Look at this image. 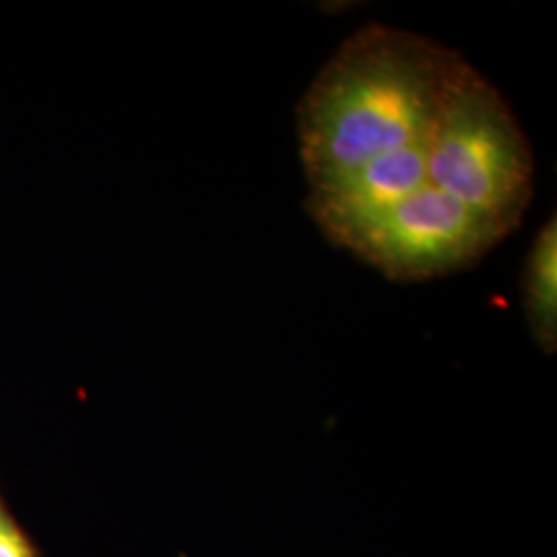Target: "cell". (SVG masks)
Masks as SVG:
<instances>
[{"mask_svg": "<svg viewBox=\"0 0 557 557\" xmlns=\"http://www.w3.org/2000/svg\"><path fill=\"white\" fill-rule=\"evenodd\" d=\"M535 161L498 89L458 59L440 114L428 184L510 236L533 200Z\"/></svg>", "mask_w": 557, "mask_h": 557, "instance_id": "cell-2", "label": "cell"}, {"mask_svg": "<svg viewBox=\"0 0 557 557\" xmlns=\"http://www.w3.org/2000/svg\"><path fill=\"white\" fill-rule=\"evenodd\" d=\"M460 54L370 23L338 46L299 101V158L319 199L372 163L430 139Z\"/></svg>", "mask_w": 557, "mask_h": 557, "instance_id": "cell-1", "label": "cell"}, {"mask_svg": "<svg viewBox=\"0 0 557 557\" xmlns=\"http://www.w3.org/2000/svg\"><path fill=\"white\" fill-rule=\"evenodd\" d=\"M0 557H34L29 543L21 535L20 529L0 510Z\"/></svg>", "mask_w": 557, "mask_h": 557, "instance_id": "cell-4", "label": "cell"}, {"mask_svg": "<svg viewBox=\"0 0 557 557\" xmlns=\"http://www.w3.org/2000/svg\"><path fill=\"white\" fill-rule=\"evenodd\" d=\"M524 314L539 349L554 356L557 349V220L545 221L533 242L522 271Z\"/></svg>", "mask_w": 557, "mask_h": 557, "instance_id": "cell-3", "label": "cell"}]
</instances>
